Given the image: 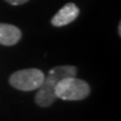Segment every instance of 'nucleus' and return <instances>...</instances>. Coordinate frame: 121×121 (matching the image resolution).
Returning a JSON list of instances; mask_svg holds the SVG:
<instances>
[{
    "mask_svg": "<svg viewBox=\"0 0 121 121\" xmlns=\"http://www.w3.org/2000/svg\"><path fill=\"white\" fill-rule=\"evenodd\" d=\"M76 73V67L71 65H63L51 69L48 74L44 78L43 84L37 89L38 91L35 95V102L43 108L52 105L57 99L55 95V86L57 82L67 76H75Z\"/></svg>",
    "mask_w": 121,
    "mask_h": 121,
    "instance_id": "nucleus-1",
    "label": "nucleus"
},
{
    "mask_svg": "<svg viewBox=\"0 0 121 121\" xmlns=\"http://www.w3.org/2000/svg\"><path fill=\"white\" fill-rule=\"evenodd\" d=\"M89 83L75 76H67L60 80L55 86V95L57 99L66 101H78L85 99L90 94Z\"/></svg>",
    "mask_w": 121,
    "mask_h": 121,
    "instance_id": "nucleus-2",
    "label": "nucleus"
},
{
    "mask_svg": "<svg viewBox=\"0 0 121 121\" xmlns=\"http://www.w3.org/2000/svg\"><path fill=\"white\" fill-rule=\"evenodd\" d=\"M45 74L38 69H26L17 71L10 75L9 83L20 91L37 90L43 84Z\"/></svg>",
    "mask_w": 121,
    "mask_h": 121,
    "instance_id": "nucleus-3",
    "label": "nucleus"
},
{
    "mask_svg": "<svg viewBox=\"0 0 121 121\" xmlns=\"http://www.w3.org/2000/svg\"><path fill=\"white\" fill-rule=\"evenodd\" d=\"M78 15H80V9L78 8V6L73 2H69V4H66L65 6H63L54 15L51 22H52V25L56 27L66 26L72 22H74L78 18Z\"/></svg>",
    "mask_w": 121,
    "mask_h": 121,
    "instance_id": "nucleus-4",
    "label": "nucleus"
},
{
    "mask_svg": "<svg viewBox=\"0 0 121 121\" xmlns=\"http://www.w3.org/2000/svg\"><path fill=\"white\" fill-rule=\"evenodd\" d=\"M22 31L18 27L10 24L0 22V44L4 46H13L20 40Z\"/></svg>",
    "mask_w": 121,
    "mask_h": 121,
    "instance_id": "nucleus-5",
    "label": "nucleus"
},
{
    "mask_svg": "<svg viewBox=\"0 0 121 121\" xmlns=\"http://www.w3.org/2000/svg\"><path fill=\"white\" fill-rule=\"evenodd\" d=\"M8 4H13V6H19V4H22L27 2V1H29V0H6Z\"/></svg>",
    "mask_w": 121,
    "mask_h": 121,
    "instance_id": "nucleus-6",
    "label": "nucleus"
}]
</instances>
